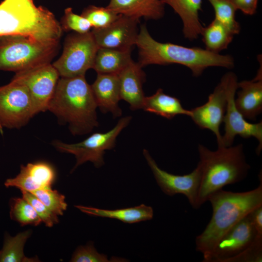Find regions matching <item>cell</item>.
<instances>
[{
  "instance_id": "1",
  "label": "cell",
  "mask_w": 262,
  "mask_h": 262,
  "mask_svg": "<svg viewBox=\"0 0 262 262\" xmlns=\"http://www.w3.org/2000/svg\"><path fill=\"white\" fill-rule=\"evenodd\" d=\"M138 62L141 67L149 65L179 64L191 70L195 77L200 76L207 68L234 67L233 58L200 48H189L171 43H161L149 34L145 25L140 26L136 42Z\"/></svg>"
},
{
  "instance_id": "2",
  "label": "cell",
  "mask_w": 262,
  "mask_h": 262,
  "mask_svg": "<svg viewBox=\"0 0 262 262\" xmlns=\"http://www.w3.org/2000/svg\"><path fill=\"white\" fill-rule=\"evenodd\" d=\"M262 177L259 185L244 192L220 190L210 196L213 213L204 230L196 238V250L205 260L221 237L242 218L262 205Z\"/></svg>"
},
{
  "instance_id": "3",
  "label": "cell",
  "mask_w": 262,
  "mask_h": 262,
  "mask_svg": "<svg viewBox=\"0 0 262 262\" xmlns=\"http://www.w3.org/2000/svg\"><path fill=\"white\" fill-rule=\"evenodd\" d=\"M97 107L91 85L80 76L59 79L47 110L68 124L73 135H81L98 127Z\"/></svg>"
},
{
  "instance_id": "4",
  "label": "cell",
  "mask_w": 262,
  "mask_h": 262,
  "mask_svg": "<svg viewBox=\"0 0 262 262\" xmlns=\"http://www.w3.org/2000/svg\"><path fill=\"white\" fill-rule=\"evenodd\" d=\"M61 24L47 9L33 0H3L0 3V36L19 35L45 43H59Z\"/></svg>"
},
{
  "instance_id": "5",
  "label": "cell",
  "mask_w": 262,
  "mask_h": 262,
  "mask_svg": "<svg viewBox=\"0 0 262 262\" xmlns=\"http://www.w3.org/2000/svg\"><path fill=\"white\" fill-rule=\"evenodd\" d=\"M198 152L201 177L197 209L208 201L212 194L227 185L244 180L250 168L241 144L218 147L214 151L199 144Z\"/></svg>"
},
{
  "instance_id": "6",
  "label": "cell",
  "mask_w": 262,
  "mask_h": 262,
  "mask_svg": "<svg viewBox=\"0 0 262 262\" xmlns=\"http://www.w3.org/2000/svg\"><path fill=\"white\" fill-rule=\"evenodd\" d=\"M58 48L59 43H42L22 35L0 36V70L16 73L50 63Z\"/></svg>"
},
{
  "instance_id": "7",
  "label": "cell",
  "mask_w": 262,
  "mask_h": 262,
  "mask_svg": "<svg viewBox=\"0 0 262 262\" xmlns=\"http://www.w3.org/2000/svg\"><path fill=\"white\" fill-rule=\"evenodd\" d=\"M98 49L91 31L70 34L66 38L61 56L52 65L61 77L84 76L92 68Z\"/></svg>"
},
{
  "instance_id": "8",
  "label": "cell",
  "mask_w": 262,
  "mask_h": 262,
  "mask_svg": "<svg viewBox=\"0 0 262 262\" xmlns=\"http://www.w3.org/2000/svg\"><path fill=\"white\" fill-rule=\"evenodd\" d=\"M131 120V116L122 117L111 130L104 133H94L79 143L66 144L56 140L53 145L58 150L75 156L76 163L72 171L87 161L93 163L96 167H100L104 164L105 150L115 147L117 137Z\"/></svg>"
},
{
  "instance_id": "9",
  "label": "cell",
  "mask_w": 262,
  "mask_h": 262,
  "mask_svg": "<svg viewBox=\"0 0 262 262\" xmlns=\"http://www.w3.org/2000/svg\"><path fill=\"white\" fill-rule=\"evenodd\" d=\"M36 115L27 88L12 81L0 87V131L19 129Z\"/></svg>"
},
{
  "instance_id": "10",
  "label": "cell",
  "mask_w": 262,
  "mask_h": 262,
  "mask_svg": "<svg viewBox=\"0 0 262 262\" xmlns=\"http://www.w3.org/2000/svg\"><path fill=\"white\" fill-rule=\"evenodd\" d=\"M226 81L227 104L223 122L224 123V134L222 135V146H232L236 136L246 139L255 138L259 144L256 149L259 155L262 148V122L251 123L247 122L238 111L235 104V96L238 88L236 75L232 72L224 75Z\"/></svg>"
},
{
  "instance_id": "11",
  "label": "cell",
  "mask_w": 262,
  "mask_h": 262,
  "mask_svg": "<svg viewBox=\"0 0 262 262\" xmlns=\"http://www.w3.org/2000/svg\"><path fill=\"white\" fill-rule=\"evenodd\" d=\"M59 76L52 64L47 63L16 72L12 81L27 88L37 114L47 110Z\"/></svg>"
},
{
  "instance_id": "12",
  "label": "cell",
  "mask_w": 262,
  "mask_h": 262,
  "mask_svg": "<svg viewBox=\"0 0 262 262\" xmlns=\"http://www.w3.org/2000/svg\"><path fill=\"white\" fill-rule=\"evenodd\" d=\"M143 153L162 191L170 196L176 194L183 195L191 206L197 209L201 177L200 165L197 164L196 167L188 174L175 175L160 168L147 149H144Z\"/></svg>"
},
{
  "instance_id": "13",
  "label": "cell",
  "mask_w": 262,
  "mask_h": 262,
  "mask_svg": "<svg viewBox=\"0 0 262 262\" xmlns=\"http://www.w3.org/2000/svg\"><path fill=\"white\" fill-rule=\"evenodd\" d=\"M249 213L221 237L203 262H229L248 248L257 237H262L258 236Z\"/></svg>"
},
{
  "instance_id": "14",
  "label": "cell",
  "mask_w": 262,
  "mask_h": 262,
  "mask_svg": "<svg viewBox=\"0 0 262 262\" xmlns=\"http://www.w3.org/2000/svg\"><path fill=\"white\" fill-rule=\"evenodd\" d=\"M227 104L226 81L224 75L204 104L190 110V117L202 129H207L215 135L218 147H222L220 126L223 121Z\"/></svg>"
},
{
  "instance_id": "15",
  "label": "cell",
  "mask_w": 262,
  "mask_h": 262,
  "mask_svg": "<svg viewBox=\"0 0 262 262\" xmlns=\"http://www.w3.org/2000/svg\"><path fill=\"white\" fill-rule=\"evenodd\" d=\"M139 22V19L120 14L108 26L91 32L98 48L131 50L136 45Z\"/></svg>"
},
{
  "instance_id": "16",
  "label": "cell",
  "mask_w": 262,
  "mask_h": 262,
  "mask_svg": "<svg viewBox=\"0 0 262 262\" xmlns=\"http://www.w3.org/2000/svg\"><path fill=\"white\" fill-rule=\"evenodd\" d=\"M55 179V172L52 166L47 163L39 162L21 165L19 173L15 178L7 179L4 185L32 192L51 188Z\"/></svg>"
},
{
  "instance_id": "17",
  "label": "cell",
  "mask_w": 262,
  "mask_h": 262,
  "mask_svg": "<svg viewBox=\"0 0 262 262\" xmlns=\"http://www.w3.org/2000/svg\"><path fill=\"white\" fill-rule=\"evenodd\" d=\"M238 88L240 90L234 99L236 108L245 119L255 121L262 111V64L255 77L238 82Z\"/></svg>"
},
{
  "instance_id": "18",
  "label": "cell",
  "mask_w": 262,
  "mask_h": 262,
  "mask_svg": "<svg viewBox=\"0 0 262 262\" xmlns=\"http://www.w3.org/2000/svg\"><path fill=\"white\" fill-rule=\"evenodd\" d=\"M91 87L97 106L102 112H110L114 117L121 115L122 110L118 105L121 98L117 74L98 73Z\"/></svg>"
},
{
  "instance_id": "19",
  "label": "cell",
  "mask_w": 262,
  "mask_h": 262,
  "mask_svg": "<svg viewBox=\"0 0 262 262\" xmlns=\"http://www.w3.org/2000/svg\"><path fill=\"white\" fill-rule=\"evenodd\" d=\"M142 68L132 60L118 74L120 98L127 102L132 110L142 109L145 97L143 84L146 75Z\"/></svg>"
},
{
  "instance_id": "20",
  "label": "cell",
  "mask_w": 262,
  "mask_h": 262,
  "mask_svg": "<svg viewBox=\"0 0 262 262\" xmlns=\"http://www.w3.org/2000/svg\"><path fill=\"white\" fill-rule=\"evenodd\" d=\"M161 0H110L106 6L115 12L137 19L157 20L164 14Z\"/></svg>"
},
{
  "instance_id": "21",
  "label": "cell",
  "mask_w": 262,
  "mask_h": 262,
  "mask_svg": "<svg viewBox=\"0 0 262 262\" xmlns=\"http://www.w3.org/2000/svg\"><path fill=\"white\" fill-rule=\"evenodd\" d=\"M170 6L180 17L184 37L190 40L200 35L203 26L199 20V12L201 10L202 0H161Z\"/></svg>"
},
{
  "instance_id": "22",
  "label": "cell",
  "mask_w": 262,
  "mask_h": 262,
  "mask_svg": "<svg viewBox=\"0 0 262 262\" xmlns=\"http://www.w3.org/2000/svg\"><path fill=\"white\" fill-rule=\"evenodd\" d=\"M75 207L82 212L89 215L116 219L123 222L130 224L150 220L153 216L152 207L145 204L113 210L82 205H76Z\"/></svg>"
},
{
  "instance_id": "23",
  "label": "cell",
  "mask_w": 262,
  "mask_h": 262,
  "mask_svg": "<svg viewBox=\"0 0 262 262\" xmlns=\"http://www.w3.org/2000/svg\"><path fill=\"white\" fill-rule=\"evenodd\" d=\"M142 109L168 119L179 115L190 116V110L184 109L178 98L165 94L161 88L153 95L145 97Z\"/></svg>"
},
{
  "instance_id": "24",
  "label": "cell",
  "mask_w": 262,
  "mask_h": 262,
  "mask_svg": "<svg viewBox=\"0 0 262 262\" xmlns=\"http://www.w3.org/2000/svg\"><path fill=\"white\" fill-rule=\"evenodd\" d=\"M132 61L131 50L99 48L92 68L97 73L118 74Z\"/></svg>"
},
{
  "instance_id": "25",
  "label": "cell",
  "mask_w": 262,
  "mask_h": 262,
  "mask_svg": "<svg viewBox=\"0 0 262 262\" xmlns=\"http://www.w3.org/2000/svg\"><path fill=\"white\" fill-rule=\"evenodd\" d=\"M206 49L218 53L226 49L234 34L224 25L214 19L207 26L203 27L201 34Z\"/></svg>"
},
{
  "instance_id": "26",
  "label": "cell",
  "mask_w": 262,
  "mask_h": 262,
  "mask_svg": "<svg viewBox=\"0 0 262 262\" xmlns=\"http://www.w3.org/2000/svg\"><path fill=\"white\" fill-rule=\"evenodd\" d=\"M31 234L30 230L20 232L14 237L6 234L4 237L2 248L0 251V262L37 261L36 259L27 258L24 254V246Z\"/></svg>"
},
{
  "instance_id": "27",
  "label": "cell",
  "mask_w": 262,
  "mask_h": 262,
  "mask_svg": "<svg viewBox=\"0 0 262 262\" xmlns=\"http://www.w3.org/2000/svg\"><path fill=\"white\" fill-rule=\"evenodd\" d=\"M10 215L11 219L22 226H38L42 222L33 207L23 197L11 199Z\"/></svg>"
},
{
  "instance_id": "28",
  "label": "cell",
  "mask_w": 262,
  "mask_h": 262,
  "mask_svg": "<svg viewBox=\"0 0 262 262\" xmlns=\"http://www.w3.org/2000/svg\"><path fill=\"white\" fill-rule=\"evenodd\" d=\"M213 6L215 19L224 25L234 35L239 33L240 26L235 19L237 10L230 0H207Z\"/></svg>"
},
{
  "instance_id": "29",
  "label": "cell",
  "mask_w": 262,
  "mask_h": 262,
  "mask_svg": "<svg viewBox=\"0 0 262 262\" xmlns=\"http://www.w3.org/2000/svg\"><path fill=\"white\" fill-rule=\"evenodd\" d=\"M81 15L89 21L92 29H101L111 24L120 14L106 7L90 5L83 10Z\"/></svg>"
},
{
  "instance_id": "30",
  "label": "cell",
  "mask_w": 262,
  "mask_h": 262,
  "mask_svg": "<svg viewBox=\"0 0 262 262\" xmlns=\"http://www.w3.org/2000/svg\"><path fill=\"white\" fill-rule=\"evenodd\" d=\"M57 215H63L67 205L65 196L51 188L38 189L31 192Z\"/></svg>"
},
{
  "instance_id": "31",
  "label": "cell",
  "mask_w": 262,
  "mask_h": 262,
  "mask_svg": "<svg viewBox=\"0 0 262 262\" xmlns=\"http://www.w3.org/2000/svg\"><path fill=\"white\" fill-rule=\"evenodd\" d=\"M61 26L62 30L72 31L79 33H88L92 28L90 23L86 18L75 14L69 7L65 10Z\"/></svg>"
},
{
  "instance_id": "32",
  "label": "cell",
  "mask_w": 262,
  "mask_h": 262,
  "mask_svg": "<svg viewBox=\"0 0 262 262\" xmlns=\"http://www.w3.org/2000/svg\"><path fill=\"white\" fill-rule=\"evenodd\" d=\"M21 191L23 197L32 205L42 222L46 226L51 227L58 222V215L49 209L34 195L26 191Z\"/></svg>"
},
{
  "instance_id": "33",
  "label": "cell",
  "mask_w": 262,
  "mask_h": 262,
  "mask_svg": "<svg viewBox=\"0 0 262 262\" xmlns=\"http://www.w3.org/2000/svg\"><path fill=\"white\" fill-rule=\"evenodd\" d=\"M107 256L99 253L91 243L80 246L73 254L70 262H110Z\"/></svg>"
},
{
  "instance_id": "34",
  "label": "cell",
  "mask_w": 262,
  "mask_h": 262,
  "mask_svg": "<svg viewBox=\"0 0 262 262\" xmlns=\"http://www.w3.org/2000/svg\"><path fill=\"white\" fill-rule=\"evenodd\" d=\"M262 262V237H257L248 248L229 261V262Z\"/></svg>"
},
{
  "instance_id": "35",
  "label": "cell",
  "mask_w": 262,
  "mask_h": 262,
  "mask_svg": "<svg viewBox=\"0 0 262 262\" xmlns=\"http://www.w3.org/2000/svg\"><path fill=\"white\" fill-rule=\"evenodd\" d=\"M236 9L244 14L254 15L257 10L258 0H230Z\"/></svg>"
},
{
  "instance_id": "36",
  "label": "cell",
  "mask_w": 262,
  "mask_h": 262,
  "mask_svg": "<svg viewBox=\"0 0 262 262\" xmlns=\"http://www.w3.org/2000/svg\"><path fill=\"white\" fill-rule=\"evenodd\" d=\"M249 214L258 236L262 237V205L253 209Z\"/></svg>"
}]
</instances>
